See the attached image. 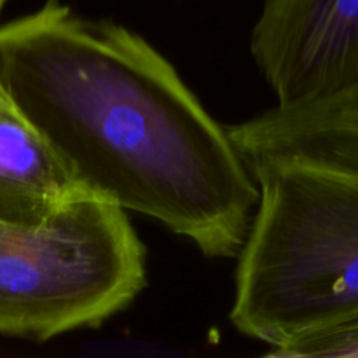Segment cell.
<instances>
[{"label": "cell", "mask_w": 358, "mask_h": 358, "mask_svg": "<svg viewBox=\"0 0 358 358\" xmlns=\"http://www.w3.org/2000/svg\"><path fill=\"white\" fill-rule=\"evenodd\" d=\"M0 83L86 191L206 257H238L257 180L227 126L145 38L48 0L0 27Z\"/></svg>", "instance_id": "obj_1"}, {"label": "cell", "mask_w": 358, "mask_h": 358, "mask_svg": "<svg viewBox=\"0 0 358 358\" xmlns=\"http://www.w3.org/2000/svg\"><path fill=\"white\" fill-rule=\"evenodd\" d=\"M247 164L259 203L229 320L271 352L358 315V184L290 161Z\"/></svg>", "instance_id": "obj_2"}, {"label": "cell", "mask_w": 358, "mask_h": 358, "mask_svg": "<svg viewBox=\"0 0 358 358\" xmlns=\"http://www.w3.org/2000/svg\"><path fill=\"white\" fill-rule=\"evenodd\" d=\"M147 285L128 212L80 191L41 224L0 220V334L44 343L96 329Z\"/></svg>", "instance_id": "obj_3"}, {"label": "cell", "mask_w": 358, "mask_h": 358, "mask_svg": "<svg viewBox=\"0 0 358 358\" xmlns=\"http://www.w3.org/2000/svg\"><path fill=\"white\" fill-rule=\"evenodd\" d=\"M250 55L276 105L350 86L358 80V0H264Z\"/></svg>", "instance_id": "obj_4"}, {"label": "cell", "mask_w": 358, "mask_h": 358, "mask_svg": "<svg viewBox=\"0 0 358 358\" xmlns=\"http://www.w3.org/2000/svg\"><path fill=\"white\" fill-rule=\"evenodd\" d=\"M227 131L247 163L290 161L358 184V80L315 100L275 105Z\"/></svg>", "instance_id": "obj_5"}, {"label": "cell", "mask_w": 358, "mask_h": 358, "mask_svg": "<svg viewBox=\"0 0 358 358\" xmlns=\"http://www.w3.org/2000/svg\"><path fill=\"white\" fill-rule=\"evenodd\" d=\"M86 191L16 105L0 107V220L41 224Z\"/></svg>", "instance_id": "obj_6"}, {"label": "cell", "mask_w": 358, "mask_h": 358, "mask_svg": "<svg viewBox=\"0 0 358 358\" xmlns=\"http://www.w3.org/2000/svg\"><path fill=\"white\" fill-rule=\"evenodd\" d=\"M276 358H358V315L338 325L266 352Z\"/></svg>", "instance_id": "obj_7"}, {"label": "cell", "mask_w": 358, "mask_h": 358, "mask_svg": "<svg viewBox=\"0 0 358 358\" xmlns=\"http://www.w3.org/2000/svg\"><path fill=\"white\" fill-rule=\"evenodd\" d=\"M14 101L10 100L9 93L6 91V87H3V84L0 83V107H13Z\"/></svg>", "instance_id": "obj_8"}, {"label": "cell", "mask_w": 358, "mask_h": 358, "mask_svg": "<svg viewBox=\"0 0 358 358\" xmlns=\"http://www.w3.org/2000/svg\"><path fill=\"white\" fill-rule=\"evenodd\" d=\"M7 0H0V10H2V7H3V3H6Z\"/></svg>", "instance_id": "obj_9"}]
</instances>
